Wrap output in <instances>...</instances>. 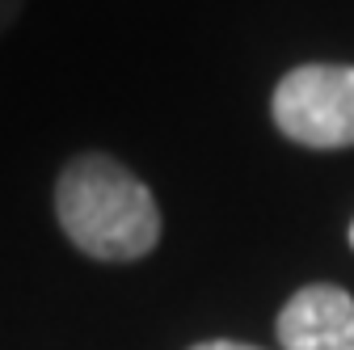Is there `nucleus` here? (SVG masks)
Wrapping results in <instances>:
<instances>
[{"mask_svg":"<svg viewBox=\"0 0 354 350\" xmlns=\"http://www.w3.org/2000/svg\"><path fill=\"white\" fill-rule=\"evenodd\" d=\"M64 237L97 261H140L160 241V207L152 190L106 152L68 160L55 182Z\"/></svg>","mask_w":354,"mask_h":350,"instance_id":"1","label":"nucleus"},{"mask_svg":"<svg viewBox=\"0 0 354 350\" xmlns=\"http://www.w3.org/2000/svg\"><path fill=\"white\" fill-rule=\"evenodd\" d=\"M350 245H354V224H350Z\"/></svg>","mask_w":354,"mask_h":350,"instance_id":"6","label":"nucleus"},{"mask_svg":"<svg viewBox=\"0 0 354 350\" xmlns=\"http://www.w3.org/2000/svg\"><path fill=\"white\" fill-rule=\"evenodd\" d=\"M274 127L299 148H354V68L304 64L279 80L270 98Z\"/></svg>","mask_w":354,"mask_h":350,"instance_id":"2","label":"nucleus"},{"mask_svg":"<svg viewBox=\"0 0 354 350\" xmlns=\"http://www.w3.org/2000/svg\"><path fill=\"white\" fill-rule=\"evenodd\" d=\"M283 350H354V295L333 283L295 291L279 313Z\"/></svg>","mask_w":354,"mask_h":350,"instance_id":"3","label":"nucleus"},{"mask_svg":"<svg viewBox=\"0 0 354 350\" xmlns=\"http://www.w3.org/2000/svg\"><path fill=\"white\" fill-rule=\"evenodd\" d=\"M21 9H26V0H0V34L13 30V21L21 17Z\"/></svg>","mask_w":354,"mask_h":350,"instance_id":"4","label":"nucleus"},{"mask_svg":"<svg viewBox=\"0 0 354 350\" xmlns=\"http://www.w3.org/2000/svg\"><path fill=\"white\" fill-rule=\"evenodd\" d=\"M190 350H261V346H245V342H228V338H215V342H198Z\"/></svg>","mask_w":354,"mask_h":350,"instance_id":"5","label":"nucleus"}]
</instances>
